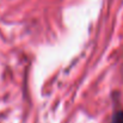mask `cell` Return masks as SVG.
<instances>
[{
  "label": "cell",
  "mask_w": 123,
  "mask_h": 123,
  "mask_svg": "<svg viewBox=\"0 0 123 123\" xmlns=\"http://www.w3.org/2000/svg\"><path fill=\"white\" fill-rule=\"evenodd\" d=\"M112 123H123V110H118L115 112L112 117Z\"/></svg>",
  "instance_id": "6da1fadb"
}]
</instances>
